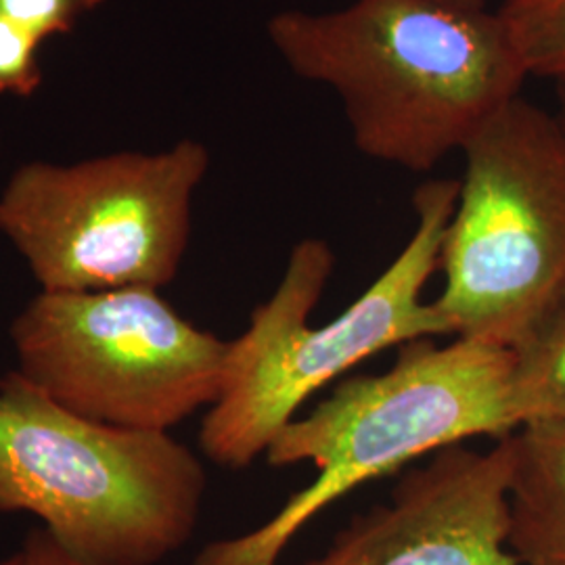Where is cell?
Segmentation results:
<instances>
[{
	"label": "cell",
	"mask_w": 565,
	"mask_h": 565,
	"mask_svg": "<svg viewBox=\"0 0 565 565\" xmlns=\"http://www.w3.org/2000/svg\"><path fill=\"white\" fill-rule=\"evenodd\" d=\"M434 300L450 335L513 348L565 291V130L507 103L463 147Z\"/></svg>",
	"instance_id": "5b68a950"
},
{
	"label": "cell",
	"mask_w": 565,
	"mask_h": 565,
	"mask_svg": "<svg viewBox=\"0 0 565 565\" xmlns=\"http://www.w3.org/2000/svg\"><path fill=\"white\" fill-rule=\"evenodd\" d=\"M18 373L90 422L170 431L216 403L228 342L160 289L39 291L11 323Z\"/></svg>",
	"instance_id": "52a82bcc"
},
{
	"label": "cell",
	"mask_w": 565,
	"mask_h": 565,
	"mask_svg": "<svg viewBox=\"0 0 565 565\" xmlns=\"http://www.w3.org/2000/svg\"><path fill=\"white\" fill-rule=\"evenodd\" d=\"M107 0H0V15L15 21L41 42L72 34Z\"/></svg>",
	"instance_id": "4fadbf2b"
},
{
	"label": "cell",
	"mask_w": 565,
	"mask_h": 565,
	"mask_svg": "<svg viewBox=\"0 0 565 565\" xmlns=\"http://www.w3.org/2000/svg\"><path fill=\"white\" fill-rule=\"evenodd\" d=\"M513 465V434L490 450L443 448L303 565H520L509 546Z\"/></svg>",
	"instance_id": "ba28073f"
},
{
	"label": "cell",
	"mask_w": 565,
	"mask_h": 565,
	"mask_svg": "<svg viewBox=\"0 0 565 565\" xmlns=\"http://www.w3.org/2000/svg\"><path fill=\"white\" fill-rule=\"evenodd\" d=\"M23 565H82L44 530L34 527L21 546Z\"/></svg>",
	"instance_id": "5bb4252c"
},
{
	"label": "cell",
	"mask_w": 565,
	"mask_h": 565,
	"mask_svg": "<svg viewBox=\"0 0 565 565\" xmlns=\"http://www.w3.org/2000/svg\"><path fill=\"white\" fill-rule=\"evenodd\" d=\"M562 93H564V109H562V116H557V118L562 121V126H564L565 130V86H562Z\"/></svg>",
	"instance_id": "e0dca14e"
},
{
	"label": "cell",
	"mask_w": 565,
	"mask_h": 565,
	"mask_svg": "<svg viewBox=\"0 0 565 565\" xmlns=\"http://www.w3.org/2000/svg\"><path fill=\"white\" fill-rule=\"evenodd\" d=\"M207 170L210 149L195 139L21 163L0 191V235L41 291L162 289L181 270Z\"/></svg>",
	"instance_id": "8992f818"
},
{
	"label": "cell",
	"mask_w": 565,
	"mask_h": 565,
	"mask_svg": "<svg viewBox=\"0 0 565 565\" xmlns=\"http://www.w3.org/2000/svg\"><path fill=\"white\" fill-rule=\"evenodd\" d=\"M459 184L434 179L417 186V224L408 243L359 300L321 327L310 317L335 256L319 237L294 245L275 294L228 342L221 394L200 427L210 461L235 471L249 467L303 403L345 371L392 345L450 335L436 303L425 302L424 289L440 268Z\"/></svg>",
	"instance_id": "7a4b0ae2"
},
{
	"label": "cell",
	"mask_w": 565,
	"mask_h": 565,
	"mask_svg": "<svg viewBox=\"0 0 565 565\" xmlns=\"http://www.w3.org/2000/svg\"><path fill=\"white\" fill-rule=\"evenodd\" d=\"M448 2H457V4H465V7H486L488 0H448Z\"/></svg>",
	"instance_id": "2e32d148"
},
{
	"label": "cell",
	"mask_w": 565,
	"mask_h": 565,
	"mask_svg": "<svg viewBox=\"0 0 565 565\" xmlns=\"http://www.w3.org/2000/svg\"><path fill=\"white\" fill-rule=\"evenodd\" d=\"M0 565H23V553L18 551L15 555H11V557H7V559H2Z\"/></svg>",
	"instance_id": "9a60e30c"
},
{
	"label": "cell",
	"mask_w": 565,
	"mask_h": 565,
	"mask_svg": "<svg viewBox=\"0 0 565 565\" xmlns=\"http://www.w3.org/2000/svg\"><path fill=\"white\" fill-rule=\"evenodd\" d=\"M527 78L565 86V0H503L497 9Z\"/></svg>",
	"instance_id": "8fae6325"
},
{
	"label": "cell",
	"mask_w": 565,
	"mask_h": 565,
	"mask_svg": "<svg viewBox=\"0 0 565 565\" xmlns=\"http://www.w3.org/2000/svg\"><path fill=\"white\" fill-rule=\"evenodd\" d=\"M207 476L170 431L90 422L18 371L0 380V511H23L82 565H158L186 545Z\"/></svg>",
	"instance_id": "277c9868"
},
{
	"label": "cell",
	"mask_w": 565,
	"mask_h": 565,
	"mask_svg": "<svg viewBox=\"0 0 565 565\" xmlns=\"http://www.w3.org/2000/svg\"><path fill=\"white\" fill-rule=\"evenodd\" d=\"M513 440L509 546L520 565H565V424H527Z\"/></svg>",
	"instance_id": "9c48e42d"
},
{
	"label": "cell",
	"mask_w": 565,
	"mask_h": 565,
	"mask_svg": "<svg viewBox=\"0 0 565 565\" xmlns=\"http://www.w3.org/2000/svg\"><path fill=\"white\" fill-rule=\"evenodd\" d=\"M522 427L511 348L463 338L404 343L385 373L343 382L282 427L264 455L268 465L308 461L317 478L252 532L210 543L193 565H277L306 525L361 486L469 438L503 440Z\"/></svg>",
	"instance_id": "3957f363"
},
{
	"label": "cell",
	"mask_w": 565,
	"mask_h": 565,
	"mask_svg": "<svg viewBox=\"0 0 565 565\" xmlns=\"http://www.w3.org/2000/svg\"><path fill=\"white\" fill-rule=\"evenodd\" d=\"M511 350L524 425L565 424V291L546 306Z\"/></svg>",
	"instance_id": "30bf717a"
},
{
	"label": "cell",
	"mask_w": 565,
	"mask_h": 565,
	"mask_svg": "<svg viewBox=\"0 0 565 565\" xmlns=\"http://www.w3.org/2000/svg\"><path fill=\"white\" fill-rule=\"evenodd\" d=\"M282 63L331 88L356 149L429 172L522 95L525 74L497 11L448 0H354L266 23Z\"/></svg>",
	"instance_id": "6da1fadb"
},
{
	"label": "cell",
	"mask_w": 565,
	"mask_h": 565,
	"mask_svg": "<svg viewBox=\"0 0 565 565\" xmlns=\"http://www.w3.org/2000/svg\"><path fill=\"white\" fill-rule=\"evenodd\" d=\"M42 46L32 32L0 15V97L28 99L39 93Z\"/></svg>",
	"instance_id": "7c38bea8"
}]
</instances>
